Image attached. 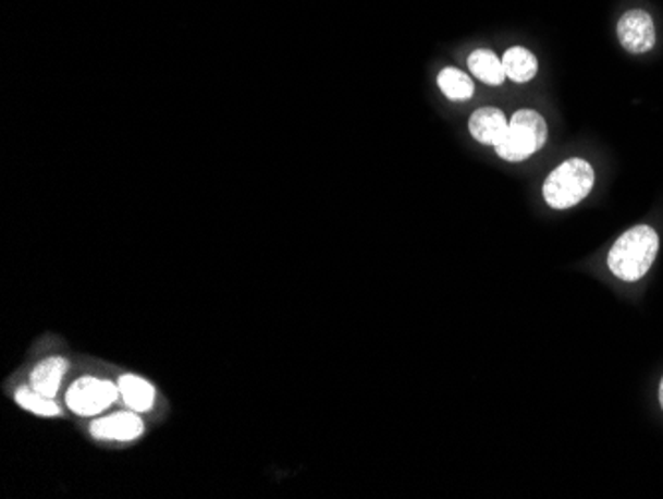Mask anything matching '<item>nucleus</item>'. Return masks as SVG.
I'll list each match as a JSON object with an SVG mask.
<instances>
[{"label": "nucleus", "instance_id": "obj_1", "mask_svg": "<svg viewBox=\"0 0 663 499\" xmlns=\"http://www.w3.org/2000/svg\"><path fill=\"white\" fill-rule=\"evenodd\" d=\"M660 251V238L650 226H636L616 239L607 253V267L619 281H640L652 269Z\"/></svg>", "mask_w": 663, "mask_h": 499}, {"label": "nucleus", "instance_id": "obj_2", "mask_svg": "<svg viewBox=\"0 0 663 499\" xmlns=\"http://www.w3.org/2000/svg\"><path fill=\"white\" fill-rule=\"evenodd\" d=\"M549 137L547 120L537 110H518L511 118L508 127L493 144L496 156L505 161H525L535 156Z\"/></svg>", "mask_w": 663, "mask_h": 499}, {"label": "nucleus", "instance_id": "obj_3", "mask_svg": "<svg viewBox=\"0 0 663 499\" xmlns=\"http://www.w3.org/2000/svg\"><path fill=\"white\" fill-rule=\"evenodd\" d=\"M594 170L586 159L573 158L563 161L552 171L542 185L544 202L552 209H570L585 202L588 193L594 187Z\"/></svg>", "mask_w": 663, "mask_h": 499}, {"label": "nucleus", "instance_id": "obj_4", "mask_svg": "<svg viewBox=\"0 0 663 499\" xmlns=\"http://www.w3.org/2000/svg\"><path fill=\"white\" fill-rule=\"evenodd\" d=\"M120 398V388L110 380L96 376H82L66 392L67 409L78 416H98Z\"/></svg>", "mask_w": 663, "mask_h": 499}, {"label": "nucleus", "instance_id": "obj_5", "mask_svg": "<svg viewBox=\"0 0 663 499\" xmlns=\"http://www.w3.org/2000/svg\"><path fill=\"white\" fill-rule=\"evenodd\" d=\"M618 40L630 54H646L655 45L653 19L646 11H628L618 23Z\"/></svg>", "mask_w": 663, "mask_h": 499}, {"label": "nucleus", "instance_id": "obj_6", "mask_svg": "<svg viewBox=\"0 0 663 499\" xmlns=\"http://www.w3.org/2000/svg\"><path fill=\"white\" fill-rule=\"evenodd\" d=\"M144 430H146L144 421L134 410L103 416V418L91 422L90 426L91 436L96 440H106V442H134L144 434Z\"/></svg>", "mask_w": 663, "mask_h": 499}, {"label": "nucleus", "instance_id": "obj_7", "mask_svg": "<svg viewBox=\"0 0 663 499\" xmlns=\"http://www.w3.org/2000/svg\"><path fill=\"white\" fill-rule=\"evenodd\" d=\"M66 373V358H62V356H50V358H45L42 363H38L34 366L28 386L34 388L36 392L45 394V397L57 398Z\"/></svg>", "mask_w": 663, "mask_h": 499}, {"label": "nucleus", "instance_id": "obj_8", "mask_svg": "<svg viewBox=\"0 0 663 499\" xmlns=\"http://www.w3.org/2000/svg\"><path fill=\"white\" fill-rule=\"evenodd\" d=\"M118 388H120V398L124 400L125 406L130 410H134L137 414H144L154 409L156 404V388L154 385L142 378V376L124 375L118 380Z\"/></svg>", "mask_w": 663, "mask_h": 499}, {"label": "nucleus", "instance_id": "obj_9", "mask_svg": "<svg viewBox=\"0 0 663 499\" xmlns=\"http://www.w3.org/2000/svg\"><path fill=\"white\" fill-rule=\"evenodd\" d=\"M506 127L508 122L499 108H479L469 118L471 136L484 146H493Z\"/></svg>", "mask_w": 663, "mask_h": 499}, {"label": "nucleus", "instance_id": "obj_10", "mask_svg": "<svg viewBox=\"0 0 663 499\" xmlns=\"http://www.w3.org/2000/svg\"><path fill=\"white\" fill-rule=\"evenodd\" d=\"M467 66L471 70L472 76L477 80H481L489 86H501L505 82V66H503V60L496 57L493 50H475L469 60H467Z\"/></svg>", "mask_w": 663, "mask_h": 499}, {"label": "nucleus", "instance_id": "obj_11", "mask_svg": "<svg viewBox=\"0 0 663 499\" xmlns=\"http://www.w3.org/2000/svg\"><path fill=\"white\" fill-rule=\"evenodd\" d=\"M503 60V66H505L506 78L518 82V84H525L537 76L539 72V60L537 57L523 48V46H513L505 52Z\"/></svg>", "mask_w": 663, "mask_h": 499}, {"label": "nucleus", "instance_id": "obj_12", "mask_svg": "<svg viewBox=\"0 0 663 499\" xmlns=\"http://www.w3.org/2000/svg\"><path fill=\"white\" fill-rule=\"evenodd\" d=\"M439 88L441 92L453 100V102H467L475 94V84L472 80L457 69L441 70L438 78Z\"/></svg>", "mask_w": 663, "mask_h": 499}, {"label": "nucleus", "instance_id": "obj_13", "mask_svg": "<svg viewBox=\"0 0 663 499\" xmlns=\"http://www.w3.org/2000/svg\"><path fill=\"white\" fill-rule=\"evenodd\" d=\"M14 400L21 409L33 412L36 416H42V418H54L60 414V406L54 402V398L45 397L40 392H36L30 386H23L16 390Z\"/></svg>", "mask_w": 663, "mask_h": 499}, {"label": "nucleus", "instance_id": "obj_14", "mask_svg": "<svg viewBox=\"0 0 663 499\" xmlns=\"http://www.w3.org/2000/svg\"><path fill=\"white\" fill-rule=\"evenodd\" d=\"M660 404H662V410H663V378H662V385H660Z\"/></svg>", "mask_w": 663, "mask_h": 499}]
</instances>
